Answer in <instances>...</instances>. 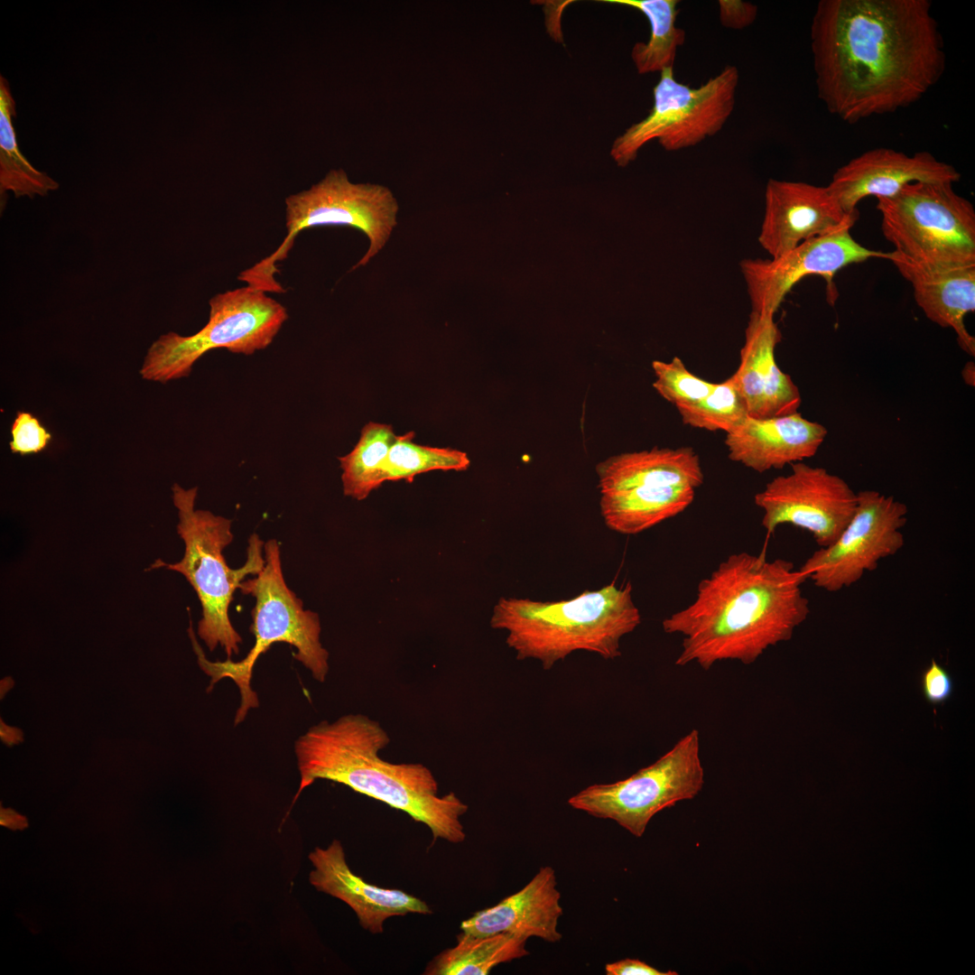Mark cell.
I'll return each mask as SVG.
<instances>
[{
	"mask_svg": "<svg viewBox=\"0 0 975 975\" xmlns=\"http://www.w3.org/2000/svg\"><path fill=\"white\" fill-rule=\"evenodd\" d=\"M389 743L381 725L362 714L313 725L294 743L300 783L292 804L316 780H329L407 813L430 829L433 841H464L460 817L468 805L453 792L438 795V783L425 766L381 758L379 751Z\"/></svg>",
	"mask_w": 975,
	"mask_h": 975,
	"instance_id": "cell-3",
	"label": "cell"
},
{
	"mask_svg": "<svg viewBox=\"0 0 975 975\" xmlns=\"http://www.w3.org/2000/svg\"><path fill=\"white\" fill-rule=\"evenodd\" d=\"M309 859L313 868L309 874L311 885L347 904L355 912L361 927L373 934L384 932L387 918L432 912L424 901L404 891L364 881L348 867L343 846L338 840L326 848L316 847L309 854Z\"/></svg>",
	"mask_w": 975,
	"mask_h": 975,
	"instance_id": "cell-18",
	"label": "cell"
},
{
	"mask_svg": "<svg viewBox=\"0 0 975 975\" xmlns=\"http://www.w3.org/2000/svg\"><path fill=\"white\" fill-rule=\"evenodd\" d=\"M720 21L722 26L739 30L751 25L757 14V5L741 0H720Z\"/></svg>",
	"mask_w": 975,
	"mask_h": 975,
	"instance_id": "cell-32",
	"label": "cell"
},
{
	"mask_svg": "<svg viewBox=\"0 0 975 975\" xmlns=\"http://www.w3.org/2000/svg\"><path fill=\"white\" fill-rule=\"evenodd\" d=\"M827 434L822 424L796 412L771 418L748 416L726 433L724 442L730 460L762 473L813 457Z\"/></svg>",
	"mask_w": 975,
	"mask_h": 975,
	"instance_id": "cell-19",
	"label": "cell"
},
{
	"mask_svg": "<svg viewBox=\"0 0 975 975\" xmlns=\"http://www.w3.org/2000/svg\"><path fill=\"white\" fill-rule=\"evenodd\" d=\"M197 489L172 486V500L179 516L177 532L185 544L184 555L174 563L157 560L151 568L165 567L187 579L202 608V618L198 624L200 638L209 651L220 645L228 658H231L232 655H238L242 638L230 622L229 605L244 578L256 575L263 569L265 543L257 534H252L245 564L238 569L228 567L222 552L233 540L231 520L195 509Z\"/></svg>",
	"mask_w": 975,
	"mask_h": 975,
	"instance_id": "cell-6",
	"label": "cell"
},
{
	"mask_svg": "<svg viewBox=\"0 0 975 975\" xmlns=\"http://www.w3.org/2000/svg\"><path fill=\"white\" fill-rule=\"evenodd\" d=\"M858 216L845 213L827 186L770 179L758 242L775 258L803 241L856 222Z\"/></svg>",
	"mask_w": 975,
	"mask_h": 975,
	"instance_id": "cell-16",
	"label": "cell"
},
{
	"mask_svg": "<svg viewBox=\"0 0 975 975\" xmlns=\"http://www.w3.org/2000/svg\"><path fill=\"white\" fill-rule=\"evenodd\" d=\"M640 623L629 582L585 590L568 600L502 598L490 619L492 628L507 631L506 644L518 660H538L544 670L579 650L618 658L621 638Z\"/></svg>",
	"mask_w": 975,
	"mask_h": 975,
	"instance_id": "cell-4",
	"label": "cell"
},
{
	"mask_svg": "<svg viewBox=\"0 0 975 975\" xmlns=\"http://www.w3.org/2000/svg\"><path fill=\"white\" fill-rule=\"evenodd\" d=\"M457 944L436 956L426 975H487L505 962L529 955L527 939L509 933L473 936L460 933Z\"/></svg>",
	"mask_w": 975,
	"mask_h": 975,
	"instance_id": "cell-23",
	"label": "cell"
},
{
	"mask_svg": "<svg viewBox=\"0 0 975 975\" xmlns=\"http://www.w3.org/2000/svg\"><path fill=\"white\" fill-rule=\"evenodd\" d=\"M877 200L884 237L905 259L928 269L975 265V209L953 183L912 182Z\"/></svg>",
	"mask_w": 975,
	"mask_h": 975,
	"instance_id": "cell-9",
	"label": "cell"
},
{
	"mask_svg": "<svg viewBox=\"0 0 975 975\" xmlns=\"http://www.w3.org/2000/svg\"><path fill=\"white\" fill-rule=\"evenodd\" d=\"M960 172L928 152L909 155L891 148L868 150L837 169L827 188L845 213H859V202L868 197L889 198L908 183H955Z\"/></svg>",
	"mask_w": 975,
	"mask_h": 975,
	"instance_id": "cell-17",
	"label": "cell"
},
{
	"mask_svg": "<svg viewBox=\"0 0 975 975\" xmlns=\"http://www.w3.org/2000/svg\"><path fill=\"white\" fill-rule=\"evenodd\" d=\"M921 687L923 695L929 703L941 705L952 696L953 680L946 669L933 659L922 674Z\"/></svg>",
	"mask_w": 975,
	"mask_h": 975,
	"instance_id": "cell-31",
	"label": "cell"
},
{
	"mask_svg": "<svg viewBox=\"0 0 975 975\" xmlns=\"http://www.w3.org/2000/svg\"><path fill=\"white\" fill-rule=\"evenodd\" d=\"M676 409L682 422L689 426L726 433L749 416L747 404L730 376L715 383L705 397Z\"/></svg>",
	"mask_w": 975,
	"mask_h": 975,
	"instance_id": "cell-28",
	"label": "cell"
},
{
	"mask_svg": "<svg viewBox=\"0 0 975 975\" xmlns=\"http://www.w3.org/2000/svg\"><path fill=\"white\" fill-rule=\"evenodd\" d=\"M10 450L22 456L36 454L45 450L51 440V432L40 420L29 412L18 411L11 426Z\"/></svg>",
	"mask_w": 975,
	"mask_h": 975,
	"instance_id": "cell-30",
	"label": "cell"
},
{
	"mask_svg": "<svg viewBox=\"0 0 975 975\" xmlns=\"http://www.w3.org/2000/svg\"><path fill=\"white\" fill-rule=\"evenodd\" d=\"M855 222L802 242L787 253L767 260L745 259L740 269L753 312L775 315L791 289L808 275H820L828 283L829 302H834V275L843 267L870 258L887 259V253L867 248L851 236Z\"/></svg>",
	"mask_w": 975,
	"mask_h": 975,
	"instance_id": "cell-15",
	"label": "cell"
},
{
	"mask_svg": "<svg viewBox=\"0 0 975 975\" xmlns=\"http://www.w3.org/2000/svg\"><path fill=\"white\" fill-rule=\"evenodd\" d=\"M607 975H677L673 970L661 971L638 959L626 958L605 965Z\"/></svg>",
	"mask_w": 975,
	"mask_h": 975,
	"instance_id": "cell-33",
	"label": "cell"
},
{
	"mask_svg": "<svg viewBox=\"0 0 975 975\" xmlns=\"http://www.w3.org/2000/svg\"><path fill=\"white\" fill-rule=\"evenodd\" d=\"M856 509L835 541L814 551L799 569L816 587L838 592L873 571L881 560L905 544L907 506L892 496L866 489L857 492Z\"/></svg>",
	"mask_w": 975,
	"mask_h": 975,
	"instance_id": "cell-13",
	"label": "cell"
},
{
	"mask_svg": "<svg viewBox=\"0 0 975 975\" xmlns=\"http://www.w3.org/2000/svg\"><path fill=\"white\" fill-rule=\"evenodd\" d=\"M655 380L653 387L675 407L694 403L713 389L715 383L706 381L688 370L682 360L674 357L669 362H652Z\"/></svg>",
	"mask_w": 975,
	"mask_h": 975,
	"instance_id": "cell-29",
	"label": "cell"
},
{
	"mask_svg": "<svg viewBox=\"0 0 975 975\" xmlns=\"http://www.w3.org/2000/svg\"><path fill=\"white\" fill-rule=\"evenodd\" d=\"M0 824L12 831L23 830L28 826L26 817L11 808H3L0 812Z\"/></svg>",
	"mask_w": 975,
	"mask_h": 975,
	"instance_id": "cell-34",
	"label": "cell"
},
{
	"mask_svg": "<svg viewBox=\"0 0 975 975\" xmlns=\"http://www.w3.org/2000/svg\"><path fill=\"white\" fill-rule=\"evenodd\" d=\"M806 580L787 560L729 555L699 582L692 604L662 622L665 633L682 636L675 664L710 670L723 660L755 663L769 646L791 639L807 618Z\"/></svg>",
	"mask_w": 975,
	"mask_h": 975,
	"instance_id": "cell-2",
	"label": "cell"
},
{
	"mask_svg": "<svg viewBox=\"0 0 975 975\" xmlns=\"http://www.w3.org/2000/svg\"><path fill=\"white\" fill-rule=\"evenodd\" d=\"M265 564L255 578L242 581L241 592L255 599L252 610L250 631L255 644L246 657L237 662L208 660L199 645L191 623L188 629L193 650L201 670L210 677L207 692L224 678L231 679L238 687L240 706L235 715V725L242 722L248 710L258 707L259 701L251 688L254 665L258 657L275 643H287L296 648L293 657L323 682L329 672V653L320 642L319 616L303 608L302 601L291 590L283 579L280 548L274 539L265 543Z\"/></svg>",
	"mask_w": 975,
	"mask_h": 975,
	"instance_id": "cell-5",
	"label": "cell"
},
{
	"mask_svg": "<svg viewBox=\"0 0 975 975\" xmlns=\"http://www.w3.org/2000/svg\"><path fill=\"white\" fill-rule=\"evenodd\" d=\"M16 104L8 81L0 76V191H12L16 198L45 196L59 188V182L34 168L21 153L13 125Z\"/></svg>",
	"mask_w": 975,
	"mask_h": 975,
	"instance_id": "cell-24",
	"label": "cell"
},
{
	"mask_svg": "<svg viewBox=\"0 0 975 975\" xmlns=\"http://www.w3.org/2000/svg\"><path fill=\"white\" fill-rule=\"evenodd\" d=\"M633 7L644 14L650 23L647 42H636L631 51L639 74L673 68L677 50L685 42V32L676 26L678 0H602Z\"/></svg>",
	"mask_w": 975,
	"mask_h": 975,
	"instance_id": "cell-25",
	"label": "cell"
},
{
	"mask_svg": "<svg viewBox=\"0 0 975 975\" xmlns=\"http://www.w3.org/2000/svg\"><path fill=\"white\" fill-rule=\"evenodd\" d=\"M606 525L636 534L682 513L704 475L692 447L657 448L611 456L596 467Z\"/></svg>",
	"mask_w": 975,
	"mask_h": 975,
	"instance_id": "cell-7",
	"label": "cell"
},
{
	"mask_svg": "<svg viewBox=\"0 0 975 975\" xmlns=\"http://www.w3.org/2000/svg\"><path fill=\"white\" fill-rule=\"evenodd\" d=\"M774 316L751 311L740 350V362L730 376L752 417H758L764 386L778 367L775 350L782 335Z\"/></svg>",
	"mask_w": 975,
	"mask_h": 975,
	"instance_id": "cell-22",
	"label": "cell"
},
{
	"mask_svg": "<svg viewBox=\"0 0 975 975\" xmlns=\"http://www.w3.org/2000/svg\"><path fill=\"white\" fill-rule=\"evenodd\" d=\"M787 475L769 481L754 497L764 512L762 525L770 534L790 524L812 534L820 547L832 543L850 520L857 492L838 475L803 461Z\"/></svg>",
	"mask_w": 975,
	"mask_h": 975,
	"instance_id": "cell-14",
	"label": "cell"
},
{
	"mask_svg": "<svg viewBox=\"0 0 975 975\" xmlns=\"http://www.w3.org/2000/svg\"><path fill=\"white\" fill-rule=\"evenodd\" d=\"M396 436L391 425L366 424L353 450L339 457L345 496L363 500L385 480V462Z\"/></svg>",
	"mask_w": 975,
	"mask_h": 975,
	"instance_id": "cell-26",
	"label": "cell"
},
{
	"mask_svg": "<svg viewBox=\"0 0 975 975\" xmlns=\"http://www.w3.org/2000/svg\"><path fill=\"white\" fill-rule=\"evenodd\" d=\"M207 324L190 336L170 331L148 348L143 379L167 383L188 376L193 365L215 348L244 355L265 349L288 319L286 308L266 292L247 285L209 300Z\"/></svg>",
	"mask_w": 975,
	"mask_h": 975,
	"instance_id": "cell-10",
	"label": "cell"
},
{
	"mask_svg": "<svg viewBox=\"0 0 975 975\" xmlns=\"http://www.w3.org/2000/svg\"><path fill=\"white\" fill-rule=\"evenodd\" d=\"M971 373H974V364H973V362H969V363H967L965 365V367L963 368L962 376H963L964 381L966 383H968L969 385H971V382H972V385H973V382H974L971 379Z\"/></svg>",
	"mask_w": 975,
	"mask_h": 975,
	"instance_id": "cell-35",
	"label": "cell"
},
{
	"mask_svg": "<svg viewBox=\"0 0 975 975\" xmlns=\"http://www.w3.org/2000/svg\"><path fill=\"white\" fill-rule=\"evenodd\" d=\"M738 81V70L731 65L698 88L676 80L673 68L664 70L653 89L649 114L614 141L612 158L626 166L653 140L666 151H678L716 135L734 110Z\"/></svg>",
	"mask_w": 975,
	"mask_h": 975,
	"instance_id": "cell-11",
	"label": "cell"
},
{
	"mask_svg": "<svg viewBox=\"0 0 975 975\" xmlns=\"http://www.w3.org/2000/svg\"><path fill=\"white\" fill-rule=\"evenodd\" d=\"M810 35L818 98L847 123L915 103L945 70L929 0H821Z\"/></svg>",
	"mask_w": 975,
	"mask_h": 975,
	"instance_id": "cell-1",
	"label": "cell"
},
{
	"mask_svg": "<svg viewBox=\"0 0 975 975\" xmlns=\"http://www.w3.org/2000/svg\"><path fill=\"white\" fill-rule=\"evenodd\" d=\"M398 205L385 187L351 182L343 170L330 171L309 190L285 200L286 236L269 256L242 271L238 280L264 292H285L275 280L276 263L284 260L298 234L318 226H348L361 230L370 245L351 270L367 265L387 242L396 225Z\"/></svg>",
	"mask_w": 975,
	"mask_h": 975,
	"instance_id": "cell-8",
	"label": "cell"
},
{
	"mask_svg": "<svg viewBox=\"0 0 975 975\" xmlns=\"http://www.w3.org/2000/svg\"><path fill=\"white\" fill-rule=\"evenodd\" d=\"M887 260L911 283L915 302L924 315L941 327L952 328L960 347L973 357L975 339L968 331L964 319L975 311V265L928 269L895 251L887 252Z\"/></svg>",
	"mask_w": 975,
	"mask_h": 975,
	"instance_id": "cell-21",
	"label": "cell"
},
{
	"mask_svg": "<svg viewBox=\"0 0 975 975\" xmlns=\"http://www.w3.org/2000/svg\"><path fill=\"white\" fill-rule=\"evenodd\" d=\"M414 432L397 435L385 462V480L404 479L413 482L415 476L432 470H466L470 460L467 453L451 448L416 444Z\"/></svg>",
	"mask_w": 975,
	"mask_h": 975,
	"instance_id": "cell-27",
	"label": "cell"
},
{
	"mask_svg": "<svg viewBox=\"0 0 975 975\" xmlns=\"http://www.w3.org/2000/svg\"><path fill=\"white\" fill-rule=\"evenodd\" d=\"M703 785L700 734L694 729L650 766L620 781L591 785L571 796L568 803L641 837L656 813L693 799Z\"/></svg>",
	"mask_w": 975,
	"mask_h": 975,
	"instance_id": "cell-12",
	"label": "cell"
},
{
	"mask_svg": "<svg viewBox=\"0 0 975 975\" xmlns=\"http://www.w3.org/2000/svg\"><path fill=\"white\" fill-rule=\"evenodd\" d=\"M560 900L555 870L544 866L522 889L462 921L460 930L473 936L509 933L558 942L562 938L558 930L563 913Z\"/></svg>",
	"mask_w": 975,
	"mask_h": 975,
	"instance_id": "cell-20",
	"label": "cell"
}]
</instances>
